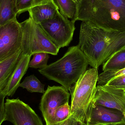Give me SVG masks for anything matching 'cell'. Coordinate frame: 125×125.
<instances>
[{"label":"cell","instance_id":"9","mask_svg":"<svg viewBox=\"0 0 125 125\" xmlns=\"http://www.w3.org/2000/svg\"><path fill=\"white\" fill-rule=\"evenodd\" d=\"M70 95L68 90L62 86H48L40 104V109L46 125H52L56 110L61 106L69 103Z\"/></svg>","mask_w":125,"mask_h":125},{"label":"cell","instance_id":"24","mask_svg":"<svg viewBox=\"0 0 125 125\" xmlns=\"http://www.w3.org/2000/svg\"><path fill=\"white\" fill-rule=\"evenodd\" d=\"M6 94L2 92L0 93V125L5 121L6 114L4 107V98L6 96Z\"/></svg>","mask_w":125,"mask_h":125},{"label":"cell","instance_id":"10","mask_svg":"<svg viewBox=\"0 0 125 125\" xmlns=\"http://www.w3.org/2000/svg\"><path fill=\"white\" fill-rule=\"evenodd\" d=\"M94 103L122 112L125 116V91L106 85L97 86Z\"/></svg>","mask_w":125,"mask_h":125},{"label":"cell","instance_id":"8","mask_svg":"<svg viewBox=\"0 0 125 125\" xmlns=\"http://www.w3.org/2000/svg\"><path fill=\"white\" fill-rule=\"evenodd\" d=\"M4 107L5 121L14 125H44L34 111L19 98H7L4 103Z\"/></svg>","mask_w":125,"mask_h":125},{"label":"cell","instance_id":"23","mask_svg":"<svg viewBox=\"0 0 125 125\" xmlns=\"http://www.w3.org/2000/svg\"><path fill=\"white\" fill-rule=\"evenodd\" d=\"M106 84L125 91V75L114 78L109 81Z\"/></svg>","mask_w":125,"mask_h":125},{"label":"cell","instance_id":"22","mask_svg":"<svg viewBox=\"0 0 125 125\" xmlns=\"http://www.w3.org/2000/svg\"><path fill=\"white\" fill-rule=\"evenodd\" d=\"M50 0H17L18 15L37 5L47 2Z\"/></svg>","mask_w":125,"mask_h":125},{"label":"cell","instance_id":"6","mask_svg":"<svg viewBox=\"0 0 125 125\" xmlns=\"http://www.w3.org/2000/svg\"><path fill=\"white\" fill-rule=\"evenodd\" d=\"M75 22L68 20L59 12L52 19L39 24L53 43L60 49L68 46L73 40Z\"/></svg>","mask_w":125,"mask_h":125},{"label":"cell","instance_id":"21","mask_svg":"<svg viewBox=\"0 0 125 125\" xmlns=\"http://www.w3.org/2000/svg\"><path fill=\"white\" fill-rule=\"evenodd\" d=\"M33 57L29 64V67L42 68L46 67L50 58L49 53L46 52H39L33 55Z\"/></svg>","mask_w":125,"mask_h":125},{"label":"cell","instance_id":"20","mask_svg":"<svg viewBox=\"0 0 125 125\" xmlns=\"http://www.w3.org/2000/svg\"><path fill=\"white\" fill-rule=\"evenodd\" d=\"M69 103L61 106L56 110L52 120V125H55L64 122L69 118L70 115L71 106Z\"/></svg>","mask_w":125,"mask_h":125},{"label":"cell","instance_id":"11","mask_svg":"<svg viewBox=\"0 0 125 125\" xmlns=\"http://www.w3.org/2000/svg\"><path fill=\"white\" fill-rule=\"evenodd\" d=\"M86 123L92 125H125V116L122 112L117 109L94 104Z\"/></svg>","mask_w":125,"mask_h":125},{"label":"cell","instance_id":"2","mask_svg":"<svg viewBox=\"0 0 125 125\" xmlns=\"http://www.w3.org/2000/svg\"><path fill=\"white\" fill-rule=\"evenodd\" d=\"M75 21L105 31H125V0H81Z\"/></svg>","mask_w":125,"mask_h":125},{"label":"cell","instance_id":"26","mask_svg":"<svg viewBox=\"0 0 125 125\" xmlns=\"http://www.w3.org/2000/svg\"><path fill=\"white\" fill-rule=\"evenodd\" d=\"M81 125H108L105 124H97L95 125H92L87 123H81Z\"/></svg>","mask_w":125,"mask_h":125},{"label":"cell","instance_id":"27","mask_svg":"<svg viewBox=\"0 0 125 125\" xmlns=\"http://www.w3.org/2000/svg\"><path fill=\"white\" fill-rule=\"evenodd\" d=\"M73 0L78 5V4L79 3L81 0Z\"/></svg>","mask_w":125,"mask_h":125},{"label":"cell","instance_id":"15","mask_svg":"<svg viewBox=\"0 0 125 125\" xmlns=\"http://www.w3.org/2000/svg\"><path fill=\"white\" fill-rule=\"evenodd\" d=\"M17 0H0V27L17 19Z\"/></svg>","mask_w":125,"mask_h":125},{"label":"cell","instance_id":"18","mask_svg":"<svg viewBox=\"0 0 125 125\" xmlns=\"http://www.w3.org/2000/svg\"><path fill=\"white\" fill-rule=\"evenodd\" d=\"M44 86V84L41 83L34 75L27 76L19 85V87L26 89L30 92L43 94L45 92Z\"/></svg>","mask_w":125,"mask_h":125},{"label":"cell","instance_id":"3","mask_svg":"<svg viewBox=\"0 0 125 125\" xmlns=\"http://www.w3.org/2000/svg\"><path fill=\"white\" fill-rule=\"evenodd\" d=\"M89 65L86 56L76 45L70 47L61 58L39 69V71L68 91L86 72Z\"/></svg>","mask_w":125,"mask_h":125},{"label":"cell","instance_id":"4","mask_svg":"<svg viewBox=\"0 0 125 125\" xmlns=\"http://www.w3.org/2000/svg\"><path fill=\"white\" fill-rule=\"evenodd\" d=\"M98 73L95 68L86 71L68 90L71 96L70 116L76 122L86 123L94 105Z\"/></svg>","mask_w":125,"mask_h":125},{"label":"cell","instance_id":"28","mask_svg":"<svg viewBox=\"0 0 125 125\" xmlns=\"http://www.w3.org/2000/svg\"><path fill=\"white\" fill-rule=\"evenodd\" d=\"M76 125H81V123H80L78 122V123H77Z\"/></svg>","mask_w":125,"mask_h":125},{"label":"cell","instance_id":"14","mask_svg":"<svg viewBox=\"0 0 125 125\" xmlns=\"http://www.w3.org/2000/svg\"><path fill=\"white\" fill-rule=\"evenodd\" d=\"M22 55L21 50L0 62V93L4 90L14 71Z\"/></svg>","mask_w":125,"mask_h":125},{"label":"cell","instance_id":"7","mask_svg":"<svg viewBox=\"0 0 125 125\" xmlns=\"http://www.w3.org/2000/svg\"><path fill=\"white\" fill-rule=\"evenodd\" d=\"M22 30L17 19L0 27V62L21 50Z\"/></svg>","mask_w":125,"mask_h":125},{"label":"cell","instance_id":"25","mask_svg":"<svg viewBox=\"0 0 125 125\" xmlns=\"http://www.w3.org/2000/svg\"><path fill=\"white\" fill-rule=\"evenodd\" d=\"M77 123L78 122H76L70 116L64 122L55 125H76Z\"/></svg>","mask_w":125,"mask_h":125},{"label":"cell","instance_id":"13","mask_svg":"<svg viewBox=\"0 0 125 125\" xmlns=\"http://www.w3.org/2000/svg\"><path fill=\"white\" fill-rule=\"evenodd\" d=\"M29 17L37 24L53 18L59 11L54 0L33 7L29 10Z\"/></svg>","mask_w":125,"mask_h":125},{"label":"cell","instance_id":"19","mask_svg":"<svg viewBox=\"0 0 125 125\" xmlns=\"http://www.w3.org/2000/svg\"><path fill=\"white\" fill-rule=\"evenodd\" d=\"M123 75H125V68L121 70H109L103 71L98 75L97 86L106 85L113 79Z\"/></svg>","mask_w":125,"mask_h":125},{"label":"cell","instance_id":"12","mask_svg":"<svg viewBox=\"0 0 125 125\" xmlns=\"http://www.w3.org/2000/svg\"><path fill=\"white\" fill-rule=\"evenodd\" d=\"M31 56L21 55L17 66L13 72L3 92L7 96H12L19 87L21 81L27 72Z\"/></svg>","mask_w":125,"mask_h":125},{"label":"cell","instance_id":"1","mask_svg":"<svg viewBox=\"0 0 125 125\" xmlns=\"http://www.w3.org/2000/svg\"><path fill=\"white\" fill-rule=\"evenodd\" d=\"M78 45L89 65L98 68L125 48V31H105L82 22Z\"/></svg>","mask_w":125,"mask_h":125},{"label":"cell","instance_id":"16","mask_svg":"<svg viewBox=\"0 0 125 125\" xmlns=\"http://www.w3.org/2000/svg\"><path fill=\"white\" fill-rule=\"evenodd\" d=\"M125 68V48L116 53L103 64V71Z\"/></svg>","mask_w":125,"mask_h":125},{"label":"cell","instance_id":"17","mask_svg":"<svg viewBox=\"0 0 125 125\" xmlns=\"http://www.w3.org/2000/svg\"><path fill=\"white\" fill-rule=\"evenodd\" d=\"M62 15L75 22L77 4L73 0H54Z\"/></svg>","mask_w":125,"mask_h":125},{"label":"cell","instance_id":"5","mask_svg":"<svg viewBox=\"0 0 125 125\" xmlns=\"http://www.w3.org/2000/svg\"><path fill=\"white\" fill-rule=\"evenodd\" d=\"M21 24L22 30V54L31 56L37 53L46 52L57 55L60 49L53 43L39 24L31 17Z\"/></svg>","mask_w":125,"mask_h":125}]
</instances>
